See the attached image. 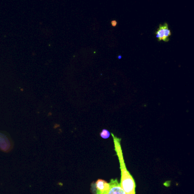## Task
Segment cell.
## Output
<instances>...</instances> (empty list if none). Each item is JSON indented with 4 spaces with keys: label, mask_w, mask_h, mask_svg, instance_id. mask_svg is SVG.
<instances>
[{
    "label": "cell",
    "mask_w": 194,
    "mask_h": 194,
    "mask_svg": "<svg viewBox=\"0 0 194 194\" xmlns=\"http://www.w3.org/2000/svg\"><path fill=\"white\" fill-rule=\"evenodd\" d=\"M155 34L159 42L162 40L165 42H168L169 37L171 35V32L170 30L168 29V23H164L163 25H160Z\"/></svg>",
    "instance_id": "7a4b0ae2"
},
{
    "label": "cell",
    "mask_w": 194,
    "mask_h": 194,
    "mask_svg": "<svg viewBox=\"0 0 194 194\" xmlns=\"http://www.w3.org/2000/svg\"><path fill=\"white\" fill-rule=\"evenodd\" d=\"M95 186V192H103L107 191L109 188V183L102 179H98L94 184Z\"/></svg>",
    "instance_id": "277c9868"
},
{
    "label": "cell",
    "mask_w": 194,
    "mask_h": 194,
    "mask_svg": "<svg viewBox=\"0 0 194 194\" xmlns=\"http://www.w3.org/2000/svg\"><path fill=\"white\" fill-rule=\"evenodd\" d=\"M110 187L107 191L103 192H95V194H125L117 179H112L109 182Z\"/></svg>",
    "instance_id": "3957f363"
},
{
    "label": "cell",
    "mask_w": 194,
    "mask_h": 194,
    "mask_svg": "<svg viewBox=\"0 0 194 194\" xmlns=\"http://www.w3.org/2000/svg\"><path fill=\"white\" fill-rule=\"evenodd\" d=\"M117 22H116V21H112V26H114V27H115V26H116V25H117Z\"/></svg>",
    "instance_id": "8992f818"
},
{
    "label": "cell",
    "mask_w": 194,
    "mask_h": 194,
    "mask_svg": "<svg viewBox=\"0 0 194 194\" xmlns=\"http://www.w3.org/2000/svg\"><path fill=\"white\" fill-rule=\"evenodd\" d=\"M113 137L115 150L119 159L120 167L121 170V181L120 185L125 194H135V179L126 168L122 150L121 141V139L115 136L113 133H111Z\"/></svg>",
    "instance_id": "6da1fadb"
},
{
    "label": "cell",
    "mask_w": 194,
    "mask_h": 194,
    "mask_svg": "<svg viewBox=\"0 0 194 194\" xmlns=\"http://www.w3.org/2000/svg\"><path fill=\"white\" fill-rule=\"evenodd\" d=\"M100 135L102 137V139H108L111 136V133L109 132L106 129H102V131L100 133Z\"/></svg>",
    "instance_id": "5b68a950"
}]
</instances>
